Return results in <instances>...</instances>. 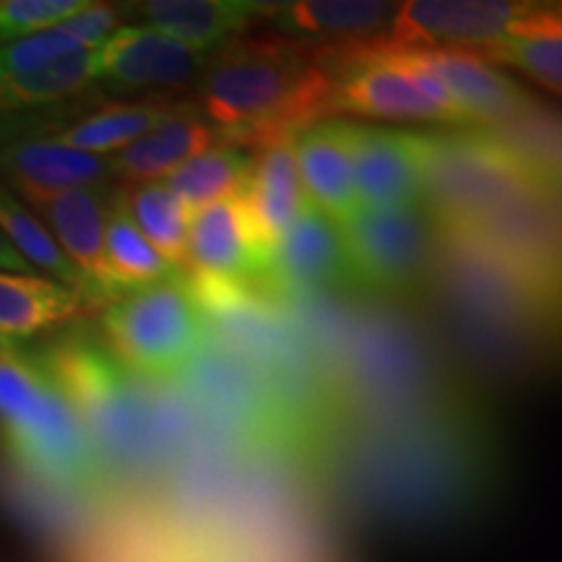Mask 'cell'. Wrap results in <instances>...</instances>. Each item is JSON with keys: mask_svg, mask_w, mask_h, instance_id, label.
<instances>
[{"mask_svg": "<svg viewBox=\"0 0 562 562\" xmlns=\"http://www.w3.org/2000/svg\"><path fill=\"white\" fill-rule=\"evenodd\" d=\"M323 480L357 521L398 533L472 524L501 484L490 419L451 393L404 409L351 414L318 446Z\"/></svg>", "mask_w": 562, "mask_h": 562, "instance_id": "1", "label": "cell"}, {"mask_svg": "<svg viewBox=\"0 0 562 562\" xmlns=\"http://www.w3.org/2000/svg\"><path fill=\"white\" fill-rule=\"evenodd\" d=\"M37 351L79 414L112 495L175 474L188 422L151 391V381L133 375L89 331H68Z\"/></svg>", "mask_w": 562, "mask_h": 562, "instance_id": "2", "label": "cell"}, {"mask_svg": "<svg viewBox=\"0 0 562 562\" xmlns=\"http://www.w3.org/2000/svg\"><path fill=\"white\" fill-rule=\"evenodd\" d=\"M195 110L224 144L261 151L328 115L336 74L321 45L243 32L209 53Z\"/></svg>", "mask_w": 562, "mask_h": 562, "instance_id": "3", "label": "cell"}, {"mask_svg": "<svg viewBox=\"0 0 562 562\" xmlns=\"http://www.w3.org/2000/svg\"><path fill=\"white\" fill-rule=\"evenodd\" d=\"M453 334L503 372L550 364L560 290L539 284L469 235H440L432 281Z\"/></svg>", "mask_w": 562, "mask_h": 562, "instance_id": "4", "label": "cell"}, {"mask_svg": "<svg viewBox=\"0 0 562 562\" xmlns=\"http://www.w3.org/2000/svg\"><path fill=\"white\" fill-rule=\"evenodd\" d=\"M232 490V487H229ZM87 562H331L284 503L248 487L237 495L214 484L170 508L167 521L128 526Z\"/></svg>", "mask_w": 562, "mask_h": 562, "instance_id": "5", "label": "cell"}, {"mask_svg": "<svg viewBox=\"0 0 562 562\" xmlns=\"http://www.w3.org/2000/svg\"><path fill=\"white\" fill-rule=\"evenodd\" d=\"M0 438L9 461L34 480L91 505L112 501L79 414L40 351L0 336Z\"/></svg>", "mask_w": 562, "mask_h": 562, "instance_id": "6", "label": "cell"}, {"mask_svg": "<svg viewBox=\"0 0 562 562\" xmlns=\"http://www.w3.org/2000/svg\"><path fill=\"white\" fill-rule=\"evenodd\" d=\"M422 206L440 235H467L526 191L554 188L537 180L495 133L482 125L414 131Z\"/></svg>", "mask_w": 562, "mask_h": 562, "instance_id": "7", "label": "cell"}, {"mask_svg": "<svg viewBox=\"0 0 562 562\" xmlns=\"http://www.w3.org/2000/svg\"><path fill=\"white\" fill-rule=\"evenodd\" d=\"M112 355L144 381H172L206 339V318L188 277H175L123 294L102 313Z\"/></svg>", "mask_w": 562, "mask_h": 562, "instance_id": "8", "label": "cell"}, {"mask_svg": "<svg viewBox=\"0 0 562 562\" xmlns=\"http://www.w3.org/2000/svg\"><path fill=\"white\" fill-rule=\"evenodd\" d=\"M349 284L383 297H412L430 286L440 232L425 206L404 211H360L341 224Z\"/></svg>", "mask_w": 562, "mask_h": 562, "instance_id": "9", "label": "cell"}, {"mask_svg": "<svg viewBox=\"0 0 562 562\" xmlns=\"http://www.w3.org/2000/svg\"><path fill=\"white\" fill-rule=\"evenodd\" d=\"M516 0H409L396 3L383 42L396 50H482L531 11Z\"/></svg>", "mask_w": 562, "mask_h": 562, "instance_id": "10", "label": "cell"}, {"mask_svg": "<svg viewBox=\"0 0 562 562\" xmlns=\"http://www.w3.org/2000/svg\"><path fill=\"white\" fill-rule=\"evenodd\" d=\"M560 193L533 188L487 216L469 237L524 271L560 290Z\"/></svg>", "mask_w": 562, "mask_h": 562, "instance_id": "11", "label": "cell"}, {"mask_svg": "<svg viewBox=\"0 0 562 562\" xmlns=\"http://www.w3.org/2000/svg\"><path fill=\"white\" fill-rule=\"evenodd\" d=\"M112 186L76 188L32 203L34 214L53 232L55 243L66 252L87 281L89 307L112 305L123 294L110 277L108 256H104V224H108Z\"/></svg>", "mask_w": 562, "mask_h": 562, "instance_id": "12", "label": "cell"}, {"mask_svg": "<svg viewBox=\"0 0 562 562\" xmlns=\"http://www.w3.org/2000/svg\"><path fill=\"white\" fill-rule=\"evenodd\" d=\"M357 201L362 211H404L422 206V175L414 131L347 123Z\"/></svg>", "mask_w": 562, "mask_h": 562, "instance_id": "13", "label": "cell"}, {"mask_svg": "<svg viewBox=\"0 0 562 562\" xmlns=\"http://www.w3.org/2000/svg\"><path fill=\"white\" fill-rule=\"evenodd\" d=\"M209 53H195L154 26H121L94 50V81L115 89H172L201 76Z\"/></svg>", "mask_w": 562, "mask_h": 562, "instance_id": "14", "label": "cell"}, {"mask_svg": "<svg viewBox=\"0 0 562 562\" xmlns=\"http://www.w3.org/2000/svg\"><path fill=\"white\" fill-rule=\"evenodd\" d=\"M263 284L271 292H321L349 284V263L341 229L311 201L284 232L271 252Z\"/></svg>", "mask_w": 562, "mask_h": 562, "instance_id": "15", "label": "cell"}, {"mask_svg": "<svg viewBox=\"0 0 562 562\" xmlns=\"http://www.w3.org/2000/svg\"><path fill=\"white\" fill-rule=\"evenodd\" d=\"M186 263H191L201 277L263 281L271 252L263 248L252 229L243 193L191 214Z\"/></svg>", "mask_w": 562, "mask_h": 562, "instance_id": "16", "label": "cell"}, {"mask_svg": "<svg viewBox=\"0 0 562 562\" xmlns=\"http://www.w3.org/2000/svg\"><path fill=\"white\" fill-rule=\"evenodd\" d=\"M110 178L108 159L53 138H16L0 146V180L30 206L76 188L108 186Z\"/></svg>", "mask_w": 562, "mask_h": 562, "instance_id": "17", "label": "cell"}, {"mask_svg": "<svg viewBox=\"0 0 562 562\" xmlns=\"http://www.w3.org/2000/svg\"><path fill=\"white\" fill-rule=\"evenodd\" d=\"M430 66L438 79L446 83L448 94L469 125H490L510 121L513 115L533 102L529 91L501 74L495 66L484 63L480 55L461 47H430L414 50Z\"/></svg>", "mask_w": 562, "mask_h": 562, "instance_id": "18", "label": "cell"}, {"mask_svg": "<svg viewBox=\"0 0 562 562\" xmlns=\"http://www.w3.org/2000/svg\"><path fill=\"white\" fill-rule=\"evenodd\" d=\"M294 161L305 199L336 227L360 214L347 123L321 121L294 136Z\"/></svg>", "mask_w": 562, "mask_h": 562, "instance_id": "19", "label": "cell"}, {"mask_svg": "<svg viewBox=\"0 0 562 562\" xmlns=\"http://www.w3.org/2000/svg\"><path fill=\"white\" fill-rule=\"evenodd\" d=\"M224 144L211 125L203 121L193 102H175L172 110L159 125L133 140L125 149L110 154L112 178H121L128 186L159 182V178L178 170L195 154Z\"/></svg>", "mask_w": 562, "mask_h": 562, "instance_id": "20", "label": "cell"}, {"mask_svg": "<svg viewBox=\"0 0 562 562\" xmlns=\"http://www.w3.org/2000/svg\"><path fill=\"white\" fill-rule=\"evenodd\" d=\"M396 13V3L381 0H297V3H271L266 16L277 34L302 45L318 42H368L383 37Z\"/></svg>", "mask_w": 562, "mask_h": 562, "instance_id": "21", "label": "cell"}, {"mask_svg": "<svg viewBox=\"0 0 562 562\" xmlns=\"http://www.w3.org/2000/svg\"><path fill=\"white\" fill-rule=\"evenodd\" d=\"M146 26L178 40L195 53H214L224 42L243 34L271 3L258 0H149L131 5Z\"/></svg>", "mask_w": 562, "mask_h": 562, "instance_id": "22", "label": "cell"}, {"mask_svg": "<svg viewBox=\"0 0 562 562\" xmlns=\"http://www.w3.org/2000/svg\"><path fill=\"white\" fill-rule=\"evenodd\" d=\"M243 201L258 240L273 252L307 201L294 161V138H281L263 146L261 157L252 165Z\"/></svg>", "mask_w": 562, "mask_h": 562, "instance_id": "23", "label": "cell"}, {"mask_svg": "<svg viewBox=\"0 0 562 562\" xmlns=\"http://www.w3.org/2000/svg\"><path fill=\"white\" fill-rule=\"evenodd\" d=\"M490 66L524 70L547 91L562 89V13L560 3H533L501 40L472 50Z\"/></svg>", "mask_w": 562, "mask_h": 562, "instance_id": "24", "label": "cell"}, {"mask_svg": "<svg viewBox=\"0 0 562 562\" xmlns=\"http://www.w3.org/2000/svg\"><path fill=\"white\" fill-rule=\"evenodd\" d=\"M172 104L175 102L170 97L138 102H108L74 117L68 125H58L55 136L50 138L63 146H70V149L104 157V154L121 151L133 140L146 136L154 125L165 121Z\"/></svg>", "mask_w": 562, "mask_h": 562, "instance_id": "25", "label": "cell"}, {"mask_svg": "<svg viewBox=\"0 0 562 562\" xmlns=\"http://www.w3.org/2000/svg\"><path fill=\"white\" fill-rule=\"evenodd\" d=\"M87 311L81 294L47 277L0 271V336L26 339Z\"/></svg>", "mask_w": 562, "mask_h": 562, "instance_id": "26", "label": "cell"}, {"mask_svg": "<svg viewBox=\"0 0 562 562\" xmlns=\"http://www.w3.org/2000/svg\"><path fill=\"white\" fill-rule=\"evenodd\" d=\"M252 165L256 157L245 146L216 144L167 175L165 186L178 195L188 214H195L211 203L245 193Z\"/></svg>", "mask_w": 562, "mask_h": 562, "instance_id": "27", "label": "cell"}, {"mask_svg": "<svg viewBox=\"0 0 562 562\" xmlns=\"http://www.w3.org/2000/svg\"><path fill=\"white\" fill-rule=\"evenodd\" d=\"M104 256H108L110 277L121 294L180 277V271L172 269L133 224L121 188H112L110 193L108 224H104Z\"/></svg>", "mask_w": 562, "mask_h": 562, "instance_id": "28", "label": "cell"}, {"mask_svg": "<svg viewBox=\"0 0 562 562\" xmlns=\"http://www.w3.org/2000/svg\"><path fill=\"white\" fill-rule=\"evenodd\" d=\"M94 83V53L68 55L53 66L32 74L3 76L0 79V112L26 115L58 108L60 102L81 94Z\"/></svg>", "mask_w": 562, "mask_h": 562, "instance_id": "29", "label": "cell"}, {"mask_svg": "<svg viewBox=\"0 0 562 562\" xmlns=\"http://www.w3.org/2000/svg\"><path fill=\"white\" fill-rule=\"evenodd\" d=\"M0 232L9 237V243L19 250V256L24 258L32 269L50 273L58 284L68 286V290L79 292L83 305L89 307V294H87V281L76 266L68 261L66 252L60 250V245L55 243L53 232L42 224V220L34 211L26 206L19 195L9 191L3 180H0Z\"/></svg>", "mask_w": 562, "mask_h": 562, "instance_id": "30", "label": "cell"}, {"mask_svg": "<svg viewBox=\"0 0 562 562\" xmlns=\"http://www.w3.org/2000/svg\"><path fill=\"white\" fill-rule=\"evenodd\" d=\"M123 201L133 224H136L146 243L165 258L172 269H182L188 258V222L191 214L182 206L165 182H144V186H125Z\"/></svg>", "mask_w": 562, "mask_h": 562, "instance_id": "31", "label": "cell"}, {"mask_svg": "<svg viewBox=\"0 0 562 562\" xmlns=\"http://www.w3.org/2000/svg\"><path fill=\"white\" fill-rule=\"evenodd\" d=\"M87 5L89 0H0V45L53 30Z\"/></svg>", "mask_w": 562, "mask_h": 562, "instance_id": "32", "label": "cell"}, {"mask_svg": "<svg viewBox=\"0 0 562 562\" xmlns=\"http://www.w3.org/2000/svg\"><path fill=\"white\" fill-rule=\"evenodd\" d=\"M87 53L76 45L74 40L66 34L53 30L30 34V37L9 42V45H0V79L3 76H19V74H32L45 66H53L68 55Z\"/></svg>", "mask_w": 562, "mask_h": 562, "instance_id": "33", "label": "cell"}, {"mask_svg": "<svg viewBox=\"0 0 562 562\" xmlns=\"http://www.w3.org/2000/svg\"><path fill=\"white\" fill-rule=\"evenodd\" d=\"M123 5H112V3H91L83 11L76 13L63 21V24L55 26V30L66 34L81 47V50L94 53L108 42L115 30H121V19H123Z\"/></svg>", "mask_w": 562, "mask_h": 562, "instance_id": "34", "label": "cell"}, {"mask_svg": "<svg viewBox=\"0 0 562 562\" xmlns=\"http://www.w3.org/2000/svg\"><path fill=\"white\" fill-rule=\"evenodd\" d=\"M55 110L58 108L26 112V115H3L0 112V146L11 144L16 138L40 136L42 131H55L63 123V115H53Z\"/></svg>", "mask_w": 562, "mask_h": 562, "instance_id": "35", "label": "cell"}, {"mask_svg": "<svg viewBox=\"0 0 562 562\" xmlns=\"http://www.w3.org/2000/svg\"><path fill=\"white\" fill-rule=\"evenodd\" d=\"M0 271L3 273H21V277H37V269H32L19 250L9 243V237L0 232Z\"/></svg>", "mask_w": 562, "mask_h": 562, "instance_id": "36", "label": "cell"}]
</instances>
